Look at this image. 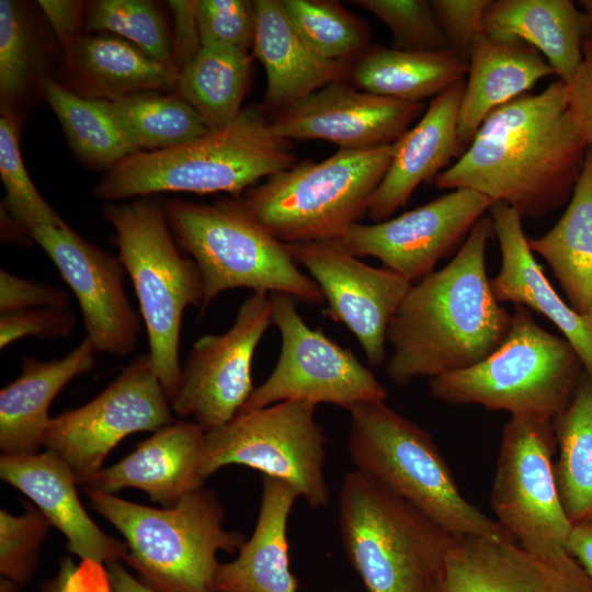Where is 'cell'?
<instances>
[{"mask_svg": "<svg viewBox=\"0 0 592 592\" xmlns=\"http://www.w3.org/2000/svg\"><path fill=\"white\" fill-rule=\"evenodd\" d=\"M253 52L266 73L264 104L278 112L325 86L345 80L351 61L330 60L310 48L292 25L282 0H254Z\"/></svg>", "mask_w": 592, "mask_h": 592, "instance_id": "obj_25", "label": "cell"}, {"mask_svg": "<svg viewBox=\"0 0 592 592\" xmlns=\"http://www.w3.org/2000/svg\"><path fill=\"white\" fill-rule=\"evenodd\" d=\"M338 520L367 592H433L455 536L356 469L343 477Z\"/></svg>", "mask_w": 592, "mask_h": 592, "instance_id": "obj_6", "label": "cell"}, {"mask_svg": "<svg viewBox=\"0 0 592 592\" xmlns=\"http://www.w3.org/2000/svg\"><path fill=\"white\" fill-rule=\"evenodd\" d=\"M168 3L174 21L171 59L180 72L203 47L197 23L198 0H171Z\"/></svg>", "mask_w": 592, "mask_h": 592, "instance_id": "obj_48", "label": "cell"}, {"mask_svg": "<svg viewBox=\"0 0 592 592\" xmlns=\"http://www.w3.org/2000/svg\"><path fill=\"white\" fill-rule=\"evenodd\" d=\"M489 213L501 252L500 270L490 278L493 296L545 316L592 375V317L576 312L551 286L528 247L520 214L502 202L493 203Z\"/></svg>", "mask_w": 592, "mask_h": 592, "instance_id": "obj_23", "label": "cell"}, {"mask_svg": "<svg viewBox=\"0 0 592 592\" xmlns=\"http://www.w3.org/2000/svg\"><path fill=\"white\" fill-rule=\"evenodd\" d=\"M490 0H433L437 19L448 49L468 66L476 38L483 33V15Z\"/></svg>", "mask_w": 592, "mask_h": 592, "instance_id": "obj_44", "label": "cell"}, {"mask_svg": "<svg viewBox=\"0 0 592 592\" xmlns=\"http://www.w3.org/2000/svg\"><path fill=\"white\" fill-rule=\"evenodd\" d=\"M73 293L86 338L96 352L123 357L130 354L141 333L140 319L124 289L121 260L98 248L65 221L30 231Z\"/></svg>", "mask_w": 592, "mask_h": 592, "instance_id": "obj_18", "label": "cell"}, {"mask_svg": "<svg viewBox=\"0 0 592 592\" xmlns=\"http://www.w3.org/2000/svg\"><path fill=\"white\" fill-rule=\"evenodd\" d=\"M468 67L449 49L411 52L375 45L351 66L358 89L406 102L435 98L465 80Z\"/></svg>", "mask_w": 592, "mask_h": 592, "instance_id": "obj_32", "label": "cell"}, {"mask_svg": "<svg viewBox=\"0 0 592 592\" xmlns=\"http://www.w3.org/2000/svg\"><path fill=\"white\" fill-rule=\"evenodd\" d=\"M565 86L574 127L587 147H592V32L583 42L580 66Z\"/></svg>", "mask_w": 592, "mask_h": 592, "instance_id": "obj_47", "label": "cell"}, {"mask_svg": "<svg viewBox=\"0 0 592 592\" xmlns=\"http://www.w3.org/2000/svg\"><path fill=\"white\" fill-rule=\"evenodd\" d=\"M295 161L291 141L273 133L262 110L248 106L221 129L125 157L109 169L93 194L106 202L163 192L240 194Z\"/></svg>", "mask_w": 592, "mask_h": 592, "instance_id": "obj_3", "label": "cell"}, {"mask_svg": "<svg viewBox=\"0 0 592 592\" xmlns=\"http://www.w3.org/2000/svg\"><path fill=\"white\" fill-rule=\"evenodd\" d=\"M583 369L563 337L540 327L528 308L513 305L502 344L471 367L429 379V389L446 405L554 420L569 403Z\"/></svg>", "mask_w": 592, "mask_h": 592, "instance_id": "obj_10", "label": "cell"}, {"mask_svg": "<svg viewBox=\"0 0 592 592\" xmlns=\"http://www.w3.org/2000/svg\"><path fill=\"white\" fill-rule=\"evenodd\" d=\"M467 67L458 115V138L464 149L494 110L555 75L534 47L485 32L476 38Z\"/></svg>", "mask_w": 592, "mask_h": 592, "instance_id": "obj_26", "label": "cell"}, {"mask_svg": "<svg viewBox=\"0 0 592 592\" xmlns=\"http://www.w3.org/2000/svg\"><path fill=\"white\" fill-rule=\"evenodd\" d=\"M298 492L287 482L262 477L260 510L251 537L235 560L220 563L218 592H297L289 567L287 524Z\"/></svg>", "mask_w": 592, "mask_h": 592, "instance_id": "obj_28", "label": "cell"}, {"mask_svg": "<svg viewBox=\"0 0 592 592\" xmlns=\"http://www.w3.org/2000/svg\"><path fill=\"white\" fill-rule=\"evenodd\" d=\"M38 7L50 23L65 60L83 36V2L75 0H39Z\"/></svg>", "mask_w": 592, "mask_h": 592, "instance_id": "obj_50", "label": "cell"}, {"mask_svg": "<svg viewBox=\"0 0 592 592\" xmlns=\"http://www.w3.org/2000/svg\"><path fill=\"white\" fill-rule=\"evenodd\" d=\"M348 451L356 470L420 510L458 537L514 540L494 519L471 504L431 435L384 401L349 410Z\"/></svg>", "mask_w": 592, "mask_h": 592, "instance_id": "obj_5", "label": "cell"}, {"mask_svg": "<svg viewBox=\"0 0 592 592\" xmlns=\"http://www.w3.org/2000/svg\"><path fill=\"white\" fill-rule=\"evenodd\" d=\"M76 316L67 308H34L0 314V349L25 338L57 339L68 337Z\"/></svg>", "mask_w": 592, "mask_h": 592, "instance_id": "obj_45", "label": "cell"}, {"mask_svg": "<svg viewBox=\"0 0 592 592\" xmlns=\"http://www.w3.org/2000/svg\"><path fill=\"white\" fill-rule=\"evenodd\" d=\"M204 434L193 420L174 421L140 442L118 463L102 468L83 487L109 493L136 488L163 508H172L203 487L200 468Z\"/></svg>", "mask_w": 592, "mask_h": 592, "instance_id": "obj_24", "label": "cell"}, {"mask_svg": "<svg viewBox=\"0 0 592 592\" xmlns=\"http://www.w3.org/2000/svg\"><path fill=\"white\" fill-rule=\"evenodd\" d=\"M106 569L113 592H156L141 581L135 579L118 561L106 565Z\"/></svg>", "mask_w": 592, "mask_h": 592, "instance_id": "obj_52", "label": "cell"}, {"mask_svg": "<svg viewBox=\"0 0 592 592\" xmlns=\"http://www.w3.org/2000/svg\"><path fill=\"white\" fill-rule=\"evenodd\" d=\"M83 490L91 508L124 536L125 560L156 592H218V551L231 554L246 542L242 533L225 530L224 509L210 489H196L162 509Z\"/></svg>", "mask_w": 592, "mask_h": 592, "instance_id": "obj_4", "label": "cell"}, {"mask_svg": "<svg viewBox=\"0 0 592 592\" xmlns=\"http://www.w3.org/2000/svg\"><path fill=\"white\" fill-rule=\"evenodd\" d=\"M284 247L321 289L325 315L355 335L371 366H382L390 320L413 284L391 270L360 261L333 240Z\"/></svg>", "mask_w": 592, "mask_h": 592, "instance_id": "obj_16", "label": "cell"}, {"mask_svg": "<svg viewBox=\"0 0 592 592\" xmlns=\"http://www.w3.org/2000/svg\"><path fill=\"white\" fill-rule=\"evenodd\" d=\"M43 592H113L107 569L102 563L81 560L73 563L70 558L60 561L57 574L47 580Z\"/></svg>", "mask_w": 592, "mask_h": 592, "instance_id": "obj_49", "label": "cell"}, {"mask_svg": "<svg viewBox=\"0 0 592 592\" xmlns=\"http://www.w3.org/2000/svg\"><path fill=\"white\" fill-rule=\"evenodd\" d=\"M553 419L514 414L504 424L490 503L500 523L526 551L548 560L571 555L572 526L561 503L553 463Z\"/></svg>", "mask_w": 592, "mask_h": 592, "instance_id": "obj_12", "label": "cell"}, {"mask_svg": "<svg viewBox=\"0 0 592 592\" xmlns=\"http://www.w3.org/2000/svg\"><path fill=\"white\" fill-rule=\"evenodd\" d=\"M483 32L534 47L558 79L567 82L582 61V46L592 32V22L570 0H490Z\"/></svg>", "mask_w": 592, "mask_h": 592, "instance_id": "obj_29", "label": "cell"}, {"mask_svg": "<svg viewBox=\"0 0 592 592\" xmlns=\"http://www.w3.org/2000/svg\"><path fill=\"white\" fill-rule=\"evenodd\" d=\"M103 101L136 152L168 149L210 130L178 93L147 91Z\"/></svg>", "mask_w": 592, "mask_h": 592, "instance_id": "obj_36", "label": "cell"}, {"mask_svg": "<svg viewBox=\"0 0 592 592\" xmlns=\"http://www.w3.org/2000/svg\"><path fill=\"white\" fill-rule=\"evenodd\" d=\"M164 209L178 244L200 270L203 310L220 293L232 288L286 294L312 305L326 303L318 284L298 270L284 243L239 200L213 204L172 200Z\"/></svg>", "mask_w": 592, "mask_h": 592, "instance_id": "obj_8", "label": "cell"}, {"mask_svg": "<svg viewBox=\"0 0 592 592\" xmlns=\"http://www.w3.org/2000/svg\"><path fill=\"white\" fill-rule=\"evenodd\" d=\"M490 215L480 217L453 260L413 284L390 320L386 374L396 385L471 367L505 340L512 323L492 294L486 249Z\"/></svg>", "mask_w": 592, "mask_h": 592, "instance_id": "obj_2", "label": "cell"}, {"mask_svg": "<svg viewBox=\"0 0 592 592\" xmlns=\"http://www.w3.org/2000/svg\"><path fill=\"white\" fill-rule=\"evenodd\" d=\"M352 3L387 25L392 35L394 48L411 52L448 49L431 1L356 0Z\"/></svg>", "mask_w": 592, "mask_h": 592, "instance_id": "obj_41", "label": "cell"}, {"mask_svg": "<svg viewBox=\"0 0 592 592\" xmlns=\"http://www.w3.org/2000/svg\"><path fill=\"white\" fill-rule=\"evenodd\" d=\"M174 422L171 402L149 355L125 367L95 398L52 418L44 446L61 457L86 486L127 435Z\"/></svg>", "mask_w": 592, "mask_h": 592, "instance_id": "obj_14", "label": "cell"}, {"mask_svg": "<svg viewBox=\"0 0 592 592\" xmlns=\"http://www.w3.org/2000/svg\"><path fill=\"white\" fill-rule=\"evenodd\" d=\"M567 549L592 582V521L572 524Z\"/></svg>", "mask_w": 592, "mask_h": 592, "instance_id": "obj_51", "label": "cell"}, {"mask_svg": "<svg viewBox=\"0 0 592 592\" xmlns=\"http://www.w3.org/2000/svg\"><path fill=\"white\" fill-rule=\"evenodd\" d=\"M197 23L202 46L223 45L248 52L253 47V1L198 0Z\"/></svg>", "mask_w": 592, "mask_h": 592, "instance_id": "obj_43", "label": "cell"}, {"mask_svg": "<svg viewBox=\"0 0 592 592\" xmlns=\"http://www.w3.org/2000/svg\"><path fill=\"white\" fill-rule=\"evenodd\" d=\"M86 30L115 33L168 68L177 70L171 59L168 26L158 8L150 1H95L88 12Z\"/></svg>", "mask_w": 592, "mask_h": 592, "instance_id": "obj_39", "label": "cell"}, {"mask_svg": "<svg viewBox=\"0 0 592 592\" xmlns=\"http://www.w3.org/2000/svg\"><path fill=\"white\" fill-rule=\"evenodd\" d=\"M69 295L60 288L0 271V314L34 308H67Z\"/></svg>", "mask_w": 592, "mask_h": 592, "instance_id": "obj_46", "label": "cell"}, {"mask_svg": "<svg viewBox=\"0 0 592 592\" xmlns=\"http://www.w3.org/2000/svg\"><path fill=\"white\" fill-rule=\"evenodd\" d=\"M527 241L551 269L569 306L592 317V147L562 216L546 234Z\"/></svg>", "mask_w": 592, "mask_h": 592, "instance_id": "obj_31", "label": "cell"}, {"mask_svg": "<svg viewBox=\"0 0 592 592\" xmlns=\"http://www.w3.org/2000/svg\"><path fill=\"white\" fill-rule=\"evenodd\" d=\"M464 83L433 98L418 123L395 141L391 162L368 204L367 215L374 223L391 218L421 183L434 181L464 152L458 138Z\"/></svg>", "mask_w": 592, "mask_h": 592, "instance_id": "obj_22", "label": "cell"}, {"mask_svg": "<svg viewBox=\"0 0 592 592\" xmlns=\"http://www.w3.org/2000/svg\"><path fill=\"white\" fill-rule=\"evenodd\" d=\"M270 297L272 320L282 338L280 357L240 411L288 400L332 403L346 410L363 402L386 401L388 391L371 369L349 349L309 328L292 296L276 293Z\"/></svg>", "mask_w": 592, "mask_h": 592, "instance_id": "obj_13", "label": "cell"}, {"mask_svg": "<svg viewBox=\"0 0 592 592\" xmlns=\"http://www.w3.org/2000/svg\"><path fill=\"white\" fill-rule=\"evenodd\" d=\"M424 112V102L376 95L339 80L278 112L270 124L289 141L322 139L340 149H368L394 144Z\"/></svg>", "mask_w": 592, "mask_h": 592, "instance_id": "obj_19", "label": "cell"}, {"mask_svg": "<svg viewBox=\"0 0 592 592\" xmlns=\"http://www.w3.org/2000/svg\"><path fill=\"white\" fill-rule=\"evenodd\" d=\"M433 592H592L571 556L542 559L513 540L455 536Z\"/></svg>", "mask_w": 592, "mask_h": 592, "instance_id": "obj_20", "label": "cell"}, {"mask_svg": "<svg viewBox=\"0 0 592 592\" xmlns=\"http://www.w3.org/2000/svg\"><path fill=\"white\" fill-rule=\"evenodd\" d=\"M493 203L470 189H455L397 217L354 224L333 240L355 257H374L415 284L431 274Z\"/></svg>", "mask_w": 592, "mask_h": 592, "instance_id": "obj_17", "label": "cell"}, {"mask_svg": "<svg viewBox=\"0 0 592 592\" xmlns=\"http://www.w3.org/2000/svg\"><path fill=\"white\" fill-rule=\"evenodd\" d=\"M66 61L72 92L114 101L147 91L177 90L179 72L140 48L106 34L83 35Z\"/></svg>", "mask_w": 592, "mask_h": 592, "instance_id": "obj_30", "label": "cell"}, {"mask_svg": "<svg viewBox=\"0 0 592 592\" xmlns=\"http://www.w3.org/2000/svg\"><path fill=\"white\" fill-rule=\"evenodd\" d=\"M317 406L288 400L243 410L205 431L201 476L241 465L291 485L312 509L330 500L325 476L327 437L316 420Z\"/></svg>", "mask_w": 592, "mask_h": 592, "instance_id": "obj_11", "label": "cell"}, {"mask_svg": "<svg viewBox=\"0 0 592 592\" xmlns=\"http://www.w3.org/2000/svg\"><path fill=\"white\" fill-rule=\"evenodd\" d=\"M395 153V143L339 149L303 161L244 191L248 213L283 243L335 240L367 214L371 197Z\"/></svg>", "mask_w": 592, "mask_h": 592, "instance_id": "obj_9", "label": "cell"}, {"mask_svg": "<svg viewBox=\"0 0 592 592\" xmlns=\"http://www.w3.org/2000/svg\"><path fill=\"white\" fill-rule=\"evenodd\" d=\"M102 213L115 230L118 259L130 277L145 322L149 360L171 402L181 376L183 314L187 307L203 305L200 270L180 253L159 202L139 197L105 205Z\"/></svg>", "mask_w": 592, "mask_h": 592, "instance_id": "obj_7", "label": "cell"}, {"mask_svg": "<svg viewBox=\"0 0 592 592\" xmlns=\"http://www.w3.org/2000/svg\"><path fill=\"white\" fill-rule=\"evenodd\" d=\"M587 148L558 79L494 110L434 183L474 190L509 205L522 219H539L570 198Z\"/></svg>", "mask_w": 592, "mask_h": 592, "instance_id": "obj_1", "label": "cell"}, {"mask_svg": "<svg viewBox=\"0 0 592 592\" xmlns=\"http://www.w3.org/2000/svg\"><path fill=\"white\" fill-rule=\"evenodd\" d=\"M50 523L34 506L22 515L0 511V572L4 580L25 583L32 576Z\"/></svg>", "mask_w": 592, "mask_h": 592, "instance_id": "obj_42", "label": "cell"}, {"mask_svg": "<svg viewBox=\"0 0 592 592\" xmlns=\"http://www.w3.org/2000/svg\"><path fill=\"white\" fill-rule=\"evenodd\" d=\"M580 5L583 8V11L588 14L592 22V0H582L579 1Z\"/></svg>", "mask_w": 592, "mask_h": 592, "instance_id": "obj_53", "label": "cell"}, {"mask_svg": "<svg viewBox=\"0 0 592 592\" xmlns=\"http://www.w3.org/2000/svg\"><path fill=\"white\" fill-rule=\"evenodd\" d=\"M42 92L71 149L86 166L111 169L136 153L103 100L81 96L50 77L44 79Z\"/></svg>", "mask_w": 592, "mask_h": 592, "instance_id": "obj_35", "label": "cell"}, {"mask_svg": "<svg viewBox=\"0 0 592 592\" xmlns=\"http://www.w3.org/2000/svg\"><path fill=\"white\" fill-rule=\"evenodd\" d=\"M248 50L203 46L179 72L177 91L210 130L231 124L242 111L251 72Z\"/></svg>", "mask_w": 592, "mask_h": 592, "instance_id": "obj_33", "label": "cell"}, {"mask_svg": "<svg viewBox=\"0 0 592 592\" xmlns=\"http://www.w3.org/2000/svg\"><path fill=\"white\" fill-rule=\"evenodd\" d=\"M38 53L31 22L21 5L0 1V96L1 113H14V105L37 78Z\"/></svg>", "mask_w": 592, "mask_h": 592, "instance_id": "obj_40", "label": "cell"}, {"mask_svg": "<svg viewBox=\"0 0 592 592\" xmlns=\"http://www.w3.org/2000/svg\"><path fill=\"white\" fill-rule=\"evenodd\" d=\"M282 4L299 36L323 58L351 61L368 49L367 24L339 2L282 0Z\"/></svg>", "mask_w": 592, "mask_h": 592, "instance_id": "obj_37", "label": "cell"}, {"mask_svg": "<svg viewBox=\"0 0 592 592\" xmlns=\"http://www.w3.org/2000/svg\"><path fill=\"white\" fill-rule=\"evenodd\" d=\"M0 477L30 498L81 560L110 565L125 560V542L106 535L80 502L73 471L54 452L0 457Z\"/></svg>", "mask_w": 592, "mask_h": 592, "instance_id": "obj_21", "label": "cell"}, {"mask_svg": "<svg viewBox=\"0 0 592 592\" xmlns=\"http://www.w3.org/2000/svg\"><path fill=\"white\" fill-rule=\"evenodd\" d=\"M555 477L572 524L592 521V375L583 369L566 408L553 420Z\"/></svg>", "mask_w": 592, "mask_h": 592, "instance_id": "obj_34", "label": "cell"}, {"mask_svg": "<svg viewBox=\"0 0 592 592\" xmlns=\"http://www.w3.org/2000/svg\"><path fill=\"white\" fill-rule=\"evenodd\" d=\"M0 175L5 192L1 210L27 235L34 228L64 223L29 177L20 150L16 116L7 112L0 118Z\"/></svg>", "mask_w": 592, "mask_h": 592, "instance_id": "obj_38", "label": "cell"}, {"mask_svg": "<svg viewBox=\"0 0 592 592\" xmlns=\"http://www.w3.org/2000/svg\"><path fill=\"white\" fill-rule=\"evenodd\" d=\"M96 351L84 338L58 360L25 357L21 374L0 391V448L7 455L36 454L52 418L50 403L73 378L95 364Z\"/></svg>", "mask_w": 592, "mask_h": 592, "instance_id": "obj_27", "label": "cell"}, {"mask_svg": "<svg viewBox=\"0 0 592 592\" xmlns=\"http://www.w3.org/2000/svg\"><path fill=\"white\" fill-rule=\"evenodd\" d=\"M272 323L270 294L252 293L226 332L196 340L181 366L179 388L171 401L173 412L191 417L204 431L238 414L254 389V351Z\"/></svg>", "mask_w": 592, "mask_h": 592, "instance_id": "obj_15", "label": "cell"}]
</instances>
